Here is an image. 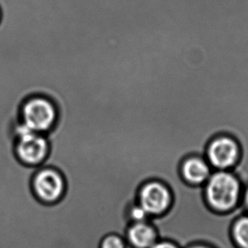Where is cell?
Returning a JSON list of instances; mask_svg holds the SVG:
<instances>
[{"label":"cell","mask_w":248,"mask_h":248,"mask_svg":"<svg viewBox=\"0 0 248 248\" xmlns=\"http://www.w3.org/2000/svg\"><path fill=\"white\" fill-rule=\"evenodd\" d=\"M31 190L35 197L44 203L59 201L65 191V180L61 171L49 166H40L31 178Z\"/></svg>","instance_id":"cell-5"},{"label":"cell","mask_w":248,"mask_h":248,"mask_svg":"<svg viewBox=\"0 0 248 248\" xmlns=\"http://www.w3.org/2000/svg\"><path fill=\"white\" fill-rule=\"evenodd\" d=\"M186 248H217L214 247V246L210 245V244H207V243H203V242H199V243H194L191 244Z\"/></svg>","instance_id":"cell-14"},{"label":"cell","mask_w":248,"mask_h":248,"mask_svg":"<svg viewBox=\"0 0 248 248\" xmlns=\"http://www.w3.org/2000/svg\"><path fill=\"white\" fill-rule=\"evenodd\" d=\"M126 243L124 236L117 234H108L102 239L99 248H125Z\"/></svg>","instance_id":"cell-11"},{"label":"cell","mask_w":248,"mask_h":248,"mask_svg":"<svg viewBox=\"0 0 248 248\" xmlns=\"http://www.w3.org/2000/svg\"><path fill=\"white\" fill-rule=\"evenodd\" d=\"M241 202L244 206V208H246V210L248 212V186L242 191V201Z\"/></svg>","instance_id":"cell-13"},{"label":"cell","mask_w":248,"mask_h":248,"mask_svg":"<svg viewBox=\"0 0 248 248\" xmlns=\"http://www.w3.org/2000/svg\"><path fill=\"white\" fill-rule=\"evenodd\" d=\"M150 248H180L174 242L158 239Z\"/></svg>","instance_id":"cell-12"},{"label":"cell","mask_w":248,"mask_h":248,"mask_svg":"<svg viewBox=\"0 0 248 248\" xmlns=\"http://www.w3.org/2000/svg\"><path fill=\"white\" fill-rule=\"evenodd\" d=\"M204 157L214 170H232L240 161L241 147L232 135L221 133L208 142Z\"/></svg>","instance_id":"cell-4"},{"label":"cell","mask_w":248,"mask_h":248,"mask_svg":"<svg viewBox=\"0 0 248 248\" xmlns=\"http://www.w3.org/2000/svg\"><path fill=\"white\" fill-rule=\"evenodd\" d=\"M58 120V108L51 98L42 94H34L20 104L18 121L29 130L47 134Z\"/></svg>","instance_id":"cell-2"},{"label":"cell","mask_w":248,"mask_h":248,"mask_svg":"<svg viewBox=\"0 0 248 248\" xmlns=\"http://www.w3.org/2000/svg\"><path fill=\"white\" fill-rule=\"evenodd\" d=\"M172 202L170 188L163 181H147L138 191V202L151 217L164 215L170 208Z\"/></svg>","instance_id":"cell-6"},{"label":"cell","mask_w":248,"mask_h":248,"mask_svg":"<svg viewBox=\"0 0 248 248\" xmlns=\"http://www.w3.org/2000/svg\"><path fill=\"white\" fill-rule=\"evenodd\" d=\"M125 240L133 248H150L158 238L151 222L145 221L130 224L125 233Z\"/></svg>","instance_id":"cell-8"},{"label":"cell","mask_w":248,"mask_h":248,"mask_svg":"<svg viewBox=\"0 0 248 248\" xmlns=\"http://www.w3.org/2000/svg\"><path fill=\"white\" fill-rule=\"evenodd\" d=\"M13 136L14 153L17 159L29 167L42 166L49 152L47 135L31 131L17 121L14 124Z\"/></svg>","instance_id":"cell-3"},{"label":"cell","mask_w":248,"mask_h":248,"mask_svg":"<svg viewBox=\"0 0 248 248\" xmlns=\"http://www.w3.org/2000/svg\"><path fill=\"white\" fill-rule=\"evenodd\" d=\"M228 238L235 248H248V214L236 217L230 224Z\"/></svg>","instance_id":"cell-9"},{"label":"cell","mask_w":248,"mask_h":248,"mask_svg":"<svg viewBox=\"0 0 248 248\" xmlns=\"http://www.w3.org/2000/svg\"><path fill=\"white\" fill-rule=\"evenodd\" d=\"M210 166L202 155H190L181 162L180 172L186 183L195 186H203L213 173Z\"/></svg>","instance_id":"cell-7"},{"label":"cell","mask_w":248,"mask_h":248,"mask_svg":"<svg viewBox=\"0 0 248 248\" xmlns=\"http://www.w3.org/2000/svg\"><path fill=\"white\" fill-rule=\"evenodd\" d=\"M242 183L232 170H214L203 185L205 202L212 211L230 215L242 201Z\"/></svg>","instance_id":"cell-1"},{"label":"cell","mask_w":248,"mask_h":248,"mask_svg":"<svg viewBox=\"0 0 248 248\" xmlns=\"http://www.w3.org/2000/svg\"><path fill=\"white\" fill-rule=\"evenodd\" d=\"M128 218L131 223L136 222L149 221L151 216L148 215L144 208L138 203V202L130 206L128 209Z\"/></svg>","instance_id":"cell-10"}]
</instances>
